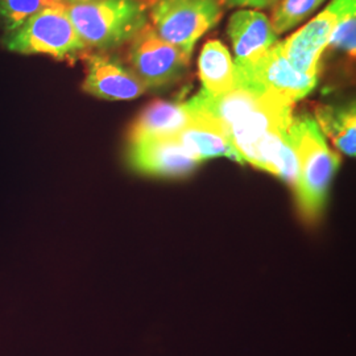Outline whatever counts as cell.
I'll use <instances>...</instances> for the list:
<instances>
[{
  "instance_id": "ffe728a7",
  "label": "cell",
  "mask_w": 356,
  "mask_h": 356,
  "mask_svg": "<svg viewBox=\"0 0 356 356\" xmlns=\"http://www.w3.org/2000/svg\"><path fill=\"white\" fill-rule=\"evenodd\" d=\"M54 1H58V3H64V0H54Z\"/></svg>"
},
{
  "instance_id": "d6986e66",
  "label": "cell",
  "mask_w": 356,
  "mask_h": 356,
  "mask_svg": "<svg viewBox=\"0 0 356 356\" xmlns=\"http://www.w3.org/2000/svg\"><path fill=\"white\" fill-rule=\"evenodd\" d=\"M89 1H94V0H64L66 6H72V4H82V3H89Z\"/></svg>"
},
{
  "instance_id": "2e32d148",
  "label": "cell",
  "mask_w": 356,
  "mask_h": 356,
  "mask_svg": "<svg viewBox=\"0 0 356 356\" xmlns=\"http://www.w3.org/2000/svg\"><path fill=\"white\" fill-rule=\"evenodd\" d=\"M322 3L323 0H277L270 20L275 33H284L298 26Z\"/></svg>"
},
{
  "instance_id": "277c9868",
  "label": "cell",
  "mask_w": 356,
  "mask_h": 356,
  "mask_svg": "<svg viewBox=\"0 0 356 356\" xmlns=\"http://www.w3.org/2000/svg\"><path fill=\"white\" fill-rule=\"evenodd\" d=\"M234 65L238 88L273 95L293 104L305 98L317 86V76L300 73L289 64L280 41L257 60Z\"/></svg>"
},
{
  "instance_id": "8992f818",
  "label": "cell",
  "mask_w": 356,
  "mask_h": 356,
  "mask_svg": "<svg viewBox=\"0 0 356 356\" xmlns=\"http://www.w3.org/2000/svg\"><path fill=\"white\" fill-rule=\"evenodd\" d=\"M191 51L160 38L151 26H144L134 38L129 60L132 72L145 88H161L182 76L191 61Z\"/></svg>"
},
{
  "instance_id": "5bb4252c",
  "label": "cell",
  "mask_w": 356,
  "mask_h": 356,
  "mask_svg": "<svg viewBox=\"0 0 356 356\" xmlns=\"http://www.w3.org/2000/svg\"><path fill=\"white\" fill-rule=\"evenodd\" d=\"M317 124L323 135L329 136L335 147L347 156H355V104L322 106L317 108Z\"/></svg>"
},
{
  "instance_id": "5b68a950",
  "label": "cell",
  "mask_w": 356,
  "mask_h": 356,
  "mask_svg": "<svg viewBox=\"0 0 356 356\" xmlns=\"http://www.w3.org/2000/svg\"><path fill=\"white\" fill-rule=\"evenodd\" d=\"M220 16L218 0H159L151 10L154 32L166 42L191 53Z\"/></svg>"
},
{
  "instance_id": "ac0fdd59",
  "label": "cell",
  "mask_w": 356,
  "mask_h": 356,
  "mask_svg": "<svg viewBox=\"0 0 356 356\" xmlns=\"http://www.w3.org/2000/svg\"><path fill=\"white\" fill-rule=\"evenodd\" d=\"M231 7H245V8H266L276 0H225Z\"/></svg>"
},
{
  "instance_id": "ba28073f",
  "label": "cell",
  "mask_w": 356,
  "mask_h": 356,
  "mask_svg": "<svg viewBox=\"0 0 356 356\" xmlns=\"http://www.w3.org/2000/svg\"><path fill=\"white\" fill-rule=\"evenodd\" d=\"M335 22L337 13L330 3L326 10L281 42L284 56L296 70L317 76L319 58L330 42Z\"/></svg>"
},
{
  "instance_id": "e0dca14e",
  "label": "cell",
  "mask_w": 356,
  "mask_h": 356,
  "mask_svg": "<svg viewBox=\"0 0 356 356\" xmlns=\"http://www.w3.org/2000/svg\"><path fill=\"white\" fill-rule=\"evenodd\" d=\"M61 3L54 0H0V16L7 32L23 26L33 15Z\"/></svg>"
},
{
  "instance_id": "3957f363",
  "label": "cell",
  "mask_w": 356,
  "mask_h": 356,
  "mask_svg": "<svg viewBox=\"0 0 356 356\" xmlns=\"http://www.w3.org/2000/svg\"><path fill=\"white\" fill-rule=\"evenodd\" d=\"M8 51L20 54H44L57 60L74 57L86 49L76 33L66 4L48 7L33 15L4 38Z\"/></svg>"
},
{
  "instance_id": "44dd1931",
  "label": "cell",
  "mask_w": 356,
  "mask_h": 356,
  "mask_svg": "<svg viewBox=\"0 0 356 356\" xmlns=\"http://www.w3.org/2000/svg\"><path fill=\"white\" fill-rule=\"evenodd\" d=\"M276 1H277V0H276Z\"/></svg>"
},
{
  "instance_id": "7c38bea8",
  "label": "cell",
  "mask_w": 356,
  "mask_h": 356,
  "mask_svg": "<svg viewBox=\"0 0 356 356\" xmlns=\"http://www.w3.org/2000/svg\"><path fill=\"white\" fill-rule=\"evenodd\" d=\"M191 118L193 114L186 102L152 103L134 122L128 134V143L152 138H173L189 124Z\"/></svg>"
},
{
  "instance_id": "6da1fadb",
  "label": "cell",
  "mask_w": 356,
  "mask_h": 356,
  "mask_svg": "<svg viewBox=\"0 0 356 356\" xmlns=\"http://www.w3.org/2000/svg\"><path fill=\"white\" fill-rule=\"evenodd\" d=\"M291 138L297 154L298 175L294 185L300 216L306 223L318 222L326 204L331 179L341 157L327 145L316 119L310 115L293 116Z\"/></svg>"
},
{
  "instance_id": "52a82bcc",
  "label": "cell",
  "mask_w": 356,
  "mask_h": 356,
  "mask_svg": "<svg viewBox=\"0 0 356 356\" xmlns=\"http://www.w3.org/2000/svg\"><path fill=\"white\" fill-rule=\"evenodd\" d=\"M127 161L138 173L166 178L186 177L200 165L175 136L128 143Z\"/></svg>"
},
{
  "instance_id": "9c48e42d",
  "label": "cell",
  "mask_w": 356,
  "mask_h": 356,
  "mask_svg": "<svg viewBox=\"0 0 356 356\" xmlns=\"http://www.w3.org/2000/svg\"><path fill=\"white\" fill-rule=\"evenodd\" d=\"M83 90L106 101H129L145 92V85L132 70L103 56H91Z\"/></svg>"
},
{
  "instance_id": "7a4b0ae2",
  "label": "cell",
  "mask_w": 356,
  "mask_h": 356,
  "mask_svg": "<svg viewBox=\"0 0 356 356\" xmlns=\"http://www.w3.org/2000/svg\"><path fill=\"white\" fill-rule=\"evenodd\" d=\"M66 13L86 48H114L147 26L145 6L139 0H94L66 6Z\"/></svg>"
},
{
  "instance_id": "8fae6325",
  "label": "cell",
  "mask_w": 356,
  "mask_h": 356,
  "mask_svg": "<svg viewBox=\"0 0 356 356\" xmlns=\"http://www.w3.org/2000/svg\"><path fill=\"white\" fill-rule=\"evenodd\" d=\"M191 114L189 124L175 136L186 152L200 163L216 157H229L242 164L225 128L204 115L193 111Z\"/></svg>"
},
{
  "instance_id": "4fadbf2b",
  "label": "cell",
  "mask_w": 356,
  "mask_h": 356,
  "mask_svg": "<svg viewBox=\"0 0 356 356\" xmlns=\"http://www.w3.org/2000/svg\"><path fill=\"white\" fill-rule=\"evenodd\" d=\"M200 78L204 91L210 95H222L236 88L235 65L229 49L218 40L209 41L198 60Z\"/></svg>"
},
{
  "instance_id": "9a60e30c",
  "label": "cell",
  "mask_w": 356,
  "mask_h": 356,
  "mask_svg": "<svg viewBox=\"0 0 356 356\" xmlns=\"http://www.w3.org/2000/svg\"><path fill=\"white\" fill-rule=\"evenodd\" d=\"M331 6L337 13V22L329 45L354 56L356 47V0H332Z\"/></svg>"
},
{
  "instance_id": "30bf717a",
  "label": "cell",
  "mask_w": 356,
  "mask_h": 356,
  "mask_svg": "<svg viewBox=\"0 0 356 356\" xmlns=\"http://www.w3.org/2000/svg\"><path fill=\"white\" fill-rule=\"evenodd\" d=\"M229 41L235 51V64L257 60L279 42L270 20L263 13L241 10L229 17L227 26Z\"/></svg>"
}]
</instances>
